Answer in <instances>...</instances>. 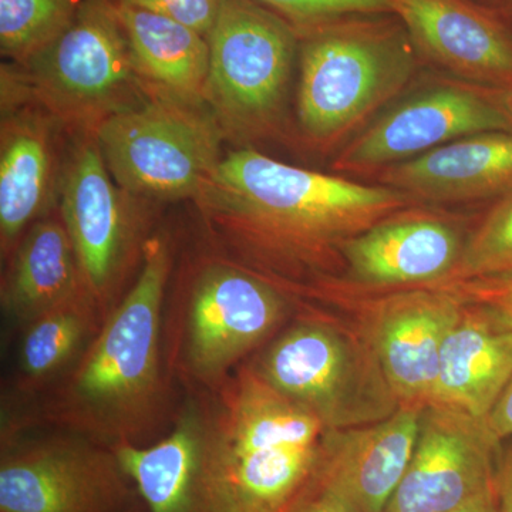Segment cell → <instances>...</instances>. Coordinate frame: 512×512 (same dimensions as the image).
Here are the masks:
<instances>
[{
    "instance_id": "7402d4cb",
    "label": "cell",
    "mask_w": 512,
    "mask_h": 512,
    "mask_svg": "<svg viewBox=\"0 0 512 512\" xmlns=\"http://www.w3.org/2000/svg\"><path fill=\"white\" fill-rule=\"evenodd\" d=\"M207 430V399L197 397L157 443L111 446L148 512H194Z\"/></svg>"
},
{
    "instance_id": "d6986e66",
    "label": "cell",
    "mask_w": 512,
    "mask_h": 512,
    "mask_svg": "<svg viewBox=\"0 0 512 512\" xmlns=\"http://www.w3.org/2000/svg\"><path fill=\"white\" fill-rule=\"evenodd\" d=\"M375 180L419 205L498 200L512 191V131L451 141L380 171Z\"/></svg>"
},
{
    "instance_id": "4fadbf2b",
    "label": "cell",
    "mask_w": 512,
    "mask_h": 512,
    "mask_svg": "<svg viewBox=\"0 0 512 512\" xmlns=\"http://www.w3.org/2000/svg\"><path fill=\"white\" fill-rule=\"evenodd\" d=\"M0 258L12 255L33 224L57 211L69 136L32 100L12 64H2Z\"/></svg>"
},
{
    "instance_id": "ac0fdd59",
    "label": "cell",
    "mask_w": 512,
    "mask_h": 512,
    "mask_svg": "<svg viewBox=\"0 0 512 512\" xmlns=\"http://www.w3.org/2000/svg\"><path fill=\"white\" fill-rule=\"evenodd\" d=\"M464 244L453 221L414 205L349 239L342 261L362 285L433 286L454 271Z\"/></svg>"
},
{
    "instance_id": "5bb4252c",
    "label": "cell",
    "mask_w": 512,
    "mask_h": 512,
    "mask_svg": "<svg viewBox=\"0 0 512 512\" xmlns=\"http://www.w3.org/2000/svg\"><path fill=\"white\" fill-rule=\"evenodd\" d=\"M487 421L427 404L412 460L383 512H451L494 485Z\"/></svg>"
},
{
    "instance_id": "e0dca14e",
    "label": "cell",
    "mask_w": 512,
    "mask_h": 512,
    "mask_svg": "<svg viewBox=\"0 0 512 512\" xmlns=\"http://www.w3.org/2000/svg\"><path fill=\"white\" fill-rule=\"evenodd\" d=\"M424 407L400 404L376 423L326 431L315 490L353 512H383L412 460Z\"/></svg>"
},
{
    "instance_id": "f1b7e54d",
    "label": "cell",
    "mask_w": 512,
    "mask_h": 512,
    "mask_svg": "<svg viewBox=\"0 0 512 512\" xmlns=\"http://www.w3.org/2000/svg\"><path fill=\"white\" fill-rule=\"evenodd\" d=\"M116 2L167 16L198 30L205 37L214 26L221 5V0H116Z\"/></svg>"
},
{
    "instance_id": "4316f807",
    "label": "cell",
    "mask_w": 512,
    "mask_h": 512,
    "mask_svg": "<svg viewBox=\"0 0 512 512\" xmlns=\"http://www.w3.org/2000/svg\"><path fill=\"white\" fill-rule=\"evenodd\" d=\"M289 25L305 30L355 15H393L389 0H255Z\"/></svg>"
},
{
    "instance_id": "7a4b0ae2",
    "label": "cell",
    "mask_w": 512,
    "mask_h": 512,
    "mask_svg": "<svg viewBox=\"0 0 512 512\" xmlns=\"http://www.w3.org/2000/svg\"><path fill=\"white\" fill-rule=\"evenodd\" d=\"M173 265L170 239L153 234L133 284L47 394L43 420L109 447L140 444L160 426L168 410L163 312Z\"/></svg>"
},
{
    "instance_id": "9c48e42d",
    "label": "cell",
    "mask_w": 512,
    "mask_h": 512,
    "mask_svg": "<svg viewBox=\"0 0 512 512\" xmlns=\"http://www.w3.org/2000/svg\"><path fill=\"white\" fill-rule=\"evenodd\" d=\"M147 92L144 103L97 130L104 161L130 194L156 204L192 201L220 165L227 140L204 104Z\"/></svg>"
},
{
    "instance_id": "1f68e13d",
    "label": "cell",
    "mask_w": 512,
    "mask_h": 512,
    "mask_svg": "<svg viewBox=\"0 0 512 512\" xmlns=\"http://www.w3.org/2000/svg\"><path fill=\"white\" fill-rule=\"evenodd\" d=\"M293 512H353L349 507H346L338 498L332 495L322 493V491L315 490L311 497L306 498L305 501Z\"/></svg>"
},
{
    "instance_id": "2e32d148",
    "label": "cell",
    "mask_w": 512,
    "mask_h": 512,
    "mask_svg": "<svg viewBox=\"0 0 512 512\" xmlns=\"http://www.w3.org/2000/svg\"><path fill=\"white\" fill-rule=\"evenodd\" d=\"M464 306L443 286L393 293L373 306L369 343L400 404L430 403L441 350Z\"/></svg>"
},
{
    "instance_id": "9a60e30c",
    "label": "cell",
    "mask_w": 512,
    "mask_h": 512,
    "mask_svg": "<svg viewBox=\"0 0 512 512\" xmlns=\"http://www.w3.org/2000/svg\"><path fill=\"white\" fill-rule=\"evenodd\" d=\"M421 62L512 93V22L476 0H389Z\"/></svg>"
},
{
    "instance_id": "7c38bea8",
    "label": "cell",
    "mask_w": 512,
    "mask_h": 512,
    "mask_svg": "<svg viewBox=\"0 0 512 512\" xmlns=\"http://www.w3.org/2000/svg\"><path fill=\"white\" fill-rule=\"evenodd\" d=\"M137 495L106 444L74 433L2 437L0 512H124Z\"/></svg>"
},
{
    "instance_id": "603a6c76",
    "label": "cell",
    "mask_w": 512,
    "mask_h": 512,
    "mask_svg": "<svg viewBox=\"0 0 512 512\" xmlns=\"http://www.w3.org/2000/svg\"><path fill=\"white\" fill-rule=\"evenodd\" d=\"M116 3L134 69L150 92L205 104L210 45L198 30L177 20Z\"/></svg>"
},
{
    "instance_id": "8992f818",
    "label": "cell",
    "mask_w": 512,
    "mask_h": 512,
    "mask_svg": "<svg viewBox=\"0 0 512 512\" xmlns=\"http://www.w3.org/2000/svg\"><path fill=\"white\" fill-rule=\"evenodd\" d=\"M13 67L32 100L69 136L97 133L104 121L148 97L114 0H86L55 42L28 63Z\"/></svg>"
},
{
    "instance_id": "8fae6325",
    "label": "cell",
    "mask_w": 512,
    "mask_h": 512,
    "mask_svg": "<svg viewBox=\"0 0 512 512\" xmlns=\"http://www.w3.org/2000/svg\"><path fill=\"white\" fill-rule=\"evenodd\" d=\"M484 131H512L510 93L458 79L440 80L367 124L340 148L332 168L345 177H375L392 165Z\"/></svg>"
},
{
    "instance_id": "d590c367",
    "label": "cell",
    "mask_w": 512,
    "mask_h": 512,
    "mask_svg": "<svg viewBox=\"0 0 512 512\" xmlns=\"http://www.w3.org/2000/svg\"><path fill=\"white\" fill-rule=\"evenodd\" d=\"M510 104H511V107H512V93L510 94Z\"/></svg>"
},
{
    "instance_id": "ba28073f",
    "label": "cell",
    "mask_w": 512,
    "mask_h": 512,
    "mask_svg": "<svg viewBox=\"0 0 512 512\" xmlns=\"http://www.w3.org/2000/svg\"><path fill=\"white\" fill-rule=\"evenodd\" d=\"M286 312L288 301L278 286L214 252L200 255L183 272L171 366L212 392L269 338Z\"/></svg>"
},
{
    "instance_id": "cb8c5ba5",
    "label": "cell",
    "mask_w": 512,
    "mask_h": 512,
    "mask_svg": "<svg viewBox=\"0 0 512 512\" xmlns=\"http://www.w3.org/2000/svg\"><path fill=\"white\" fill-rule=\"evenodd\" d=\"M104 318L90 293L50 309L22 329L16 389L32 394L56 384L89 348Z\"/></svg>"
},
{
    "instance_id": "d4e9b609",
    "label": "cell",
    "mask_w": 512,
    "mask_h": 512,
    "mask_svg": "<svg viewBox=\"0 0 512 512\" xmlns=\"http://www.w3.org/2000/svg\"><path fill=\"white\" fill-rule=\"evenodd\" d=\"M86 0H0V53L26 64L55 42L79 15Z\"/></svg>"
},
{
    "instance_id": "3957f363",
    "label": "cell",
    "mask_w": 512,
    "mask_h": 512,
    "mask_svg": "<svg viewBox=\"0 0 512 512\" xmlns=\"http://www.w3.org/2000/svg\"><path fill=\"white\" fill-rule=\"evenodd\" d=\"M208 430L194 512H293L311 497L326 429L251 366L207 397Z\"/></svg>"
},
{
    "instance_id": "52a82bcc",
    "label": "cell",
    "mask_w": 512,
    "mask_h": 512,
    "mask_svg": "<svg viewBox=\"0 0 512 512\" xmlns=\"http://www.w3.org/2000/svg\"><path fill=\"white\" fill-rule=\"evenodd\" d=\"M158 204L121 188L111 177L96 133L67 143L57 212L72 241L84 285L107 315L133 284L153 237Z\"/></svg>"
},
{
    "instance_id": "e575fe53",
    "label": "cell",
    "mask_w": 512,
    "mask_h": 512,
    "mask_svg": "<svg viewBox=\"0 0 512 512\" xmlns=\"http://www.w3.org/2000/svg\"><path fill=\"white\" fill-rule=\"evenodd\" d=\"M124 512H148V511H147L146 505H144L143 501H141V503H138V501H136V503L131 505V507L127 508V510Z\"/></svg>"
},
{
    "instance_id": "f546056e",
    "label": "cell",
    "mask_w": 512,
    "mask_h": 512,
    "mask_svg": "<svg viewBox=\"0 0 512 512\" xmlns=\"http://www.w3.org/2000/svg\"><path fill=\"white\" fill-rule=\"evenodd\" d=\"M485 421L498 441L512 436V376Z\"/></svg>"
},
{
    "instance_id": "277c9868",
    "label": "cell",
    "mask_w": 512,
    "mask_h": 512,
    "mask_svg": "<svg viewBox=\"0 0 512 512\" xmlns=\"http://www.w3.org/2000/svg\"><path fill=\"white\" fill-rule=\"evenodd\" d=\"M292 138L340 150L406 90L421 66L396 15H355L299 30Z\"/></svg>"
},
{
    "instance_id": "d6a6232c",
    "label": "cell",
    "mask_w": 512,
    "mask_h": 512,
    "mask_svg": "<svg viewBox=\"0 0 512 512\" xmlns=\"http://www.w3.org/2000/svg\"><path fill=\"white\" fill-rule=\"evenodd\" d=\"M451 512H500L495 485L478 494L473 500Z\"/></svg>"
},
{
    "instance_id": "6da1fadb",
    "label": "cell",
    "mask_w": 512,
    "mask_h": 512,
    "mask_svg": "<svg viewBox=\"0 0 512 512\" xmlns=\"http://www.w3.org/2000/svg\"><path fill=\"white\" fill-rule=\"evenodd\" d=\"M192 204L211 252L281 289L322 278L343 262L349 239L419 205L386 185L284 163L255 147L225 151Z\"/></svg>"
},
{
    "instance_id": "5b68a950",
    "label": "cell",
    "mask_w": 512,
    "mask_h": 512,
    "mask_svg": "<svg viewBox=\"0 0 512 512\" xmlns=\"http://www.w3.org/2000/svg\"><path fill=\"white\" fill-rule=\"evenodd\" d=\"M205 104L237 147L292 138L291 87L298 70L296 29L255 0H221L207 36Z\"/></svg>"
},
{
    "instance_id": "836d02e7",
    "label": "cell",
    "mask_w": 512,
    "mask_h": 512,
    "mask_svg": "<svg viewBox=\"0 0 512 512\" xmlns=\"http://www.w3.org/2000/svg\"><path fill=\"white\" fill-rule=\"evenodd\" d=\"M476 2L512 22V0H476Z\"/></svg>"
},
{
    "instance_id": "83f0119b",
    "label": "cell",
    "mask_w": 512,
    "mask_h": 512,
    "mask_svg": "<svg viewBox=\"0 0 512 512\" xmlns=\"http://www.w3.org/2000/svg\"><path fill=\"white\" fill-rule=\"evenodd\" d=\"M436 286L450 289L466 303L487 309L504 326L512 330V276Z\"/></svg>"
},
{
    "instance_id": "ffe728a7",
    "label": "cell",
    "mask_w": 512,
    "mask_h": 512,
    "mask_svg": "<svg viewBox=\"0 0 512 512\" xmlns=\"http://www.w3.org/2000/svg\"><path fill=\"white\" fill-rule=\"evenodd\" d=\"M512 376V330L468 303L441 350L429 404L487 419Z\"/></svg>"
},
{
    "instance_id": "484cf974",
    "label": "cell",
    "mask_w": 512,
    "mask_h": 512,
    "mask_svg": "<svg viewBox=\"0 0 512 512\" xmlns=\"http://www.w3.org/2000/svg\"><path fill=\"white\" fill-rule=\"evenodd\" d=\"M504 276H512V191L495 200L466 239L456 268L439 285Z\"/></svg>"
},
{
    "instance_id": "4dcf8cb0",
    "label": "cell",
    "mask_w": 512,
    "mask_h": 512,
    "mask_svg": "<svg viewBox=\"0 0 512 512\" xmlns=\"http://www.w3.org/2000/svg\"><path fill=\"white\" fill-rule=\"evenodd\" d=\"M494 485L500 512H512V447L501 458Z\"/></svg>"
},
{
    "instance_id": "30bf717a",
    "label": "cell",
    "mask_w": 512,
    "mask_h": 512,
    "mask_svg": "<svg viewBox=\"0 0 512 512\" xmlns=\"http://www.w3.org/2000/svg\"><path fill=\"white\" fill-rule=\"evenodd\" d=\"M249 366L328 430L376 423L400 407L369 340L326 323L293 326Z\"/></svg>"
},
{
    "instance_id": "44dd1931",
    "label": "cell",
    "mask_w": 512,
    "mask_h": 512,
    "mask_svg": "<svg viewBox=\"0 0 512 512\" xmlns=\"http://www.w3.org/2000/svg\"><path fill=\"white\" fill-rule=\"evenodd\" d=\"M3 265L0 306L20 330L50 309L89 293L57 211L33 224Z\"/></svg>"
}]
</instances>
